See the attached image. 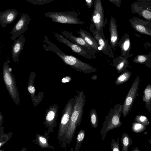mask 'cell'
I'll list each match as a JSON object with an SVG mask.
<instances>
[{"instance_id":"19","label":"cell","mask_w":151,"mask_h":151,"mask_svg":"<svg viewBox=\"0 0 151 151\" xmlns=\"http://www.w3.org/2000/svg\"><path fill=\"white\" fill-rule=\"evenodd\" d=\"M143 101L145 102V106L148 111L151 110V86L148 85L143 91Z\"/></svg>"},{"instance_id":"2","label":"cell","mask_w":151,"mask_h":151,"mask_svg":"<svg viewBox=\"0 0 151 151\" xmlns=\"http://www.w3.org/2000/svg\"><path fill=\"white\" fill-rule=\"evenodd\" d=\"M74 98V104L66 137L62 143L63 147L65 148L66 145L69 144L71 142L77 127H79L86 100L85 94L82 91L78 92Z\"/></svg>"},{"instance_id":"39","label":"cell","mask_w":151,"mask_h":151,"mask_svg":"<svg viewBox=\"0 0 151 151\" xmlns=\"http://www.w3.org/2000/svg\"><path fill=\"white\" fill-rule=\"evenodd\" d=\"M148 142L150 144H151V139H149V140H148Z\"/></svg>"},{"instance_id":"5","label":"cell","mask_w":151,"mask_h":151,"mask_svg":"<svg viewBox=\"0 0 151 151\" xmlns=\"http://www.w3.org/2000/svg\"><path fill=\"white\" fill-rule=\"evenodd\" d=\"M74 104V97L69 100L63 110L62 115L59 127L58 139L62 143L66 138L71 114Z\"/></svg>"},{"instance_id":"25","label":"cell","mask_w":151,"mask_h":151,"mask_svg":"<svg viewBox=\"0 0 151 151\" xmlns=\"http://www.w3.org/2000/svg\"><path fill=\"white\" fill-rule=\"evenodd\" d=\"M90 122L91 127L96 129L98 126V116L96 110L91 109L89 112Z\"/></svg>"},{"instance_id":"18","label":"cell","mask_w":151,"mask_h":151,"mask_svg":"<svg viewBox=\"0 0 151 151\" xmlns=\"http://www.w3.org/2000/svg\"><path fill=\"white\" fill-rule=\"evenodd\" d=\"M77 32L88 45L96 50L98 53L101 51L102 48L99 46L94 38L89 32L82 29H80Z\"/></svg>"},{"instance_id":"7","label":"cell","mask_w":151,"mask_h":151,"mask_svg":"<svg viewBox=\"0 0 151 151\" xmlns=\"http://www.w3.org/2000/svg\"><path fill=\"white\" fill-rule=\"evenodd\" d=\"M7 62H5L2 67V76L10 96L15 101L18 97V92L14 76Z\"/></svg>"},{"instance_id":"38","label":"cell","mask_w":151,"mask_h":151,"mask_svg":"<svg viewBox=\"0 0 151 151\" xmlns=\"http://www.w3.org/2000/svg\"><path fill=\"white\" fill-rule=\"evenodd\" d=\"M132 151H139V150L138 149L137 147H136L135 148H134Z\"/></svg>"},{"instance_id":"12","label":"cell","mask_w":151,"mask_h":151,"mask_svg":"<svg viewBox=\"0 0 151 151\" xmlns=\"http://www.w3.org/2000/svg\"><path fill=\"white\" fill-rule=\"evenodd\" d=\"M89 29L97 43L102 48L101 52L110 57L114 58V55L113 50L111 45L109 44L108 40L100 35L93 24L90 25Z\"/></svg>"},{"instance_id":"16","label":"cell","mask_w":151,"mask_h":151,"mask_svg":"<svg viewBox=\"0 0 151 151\" xmlns=\"http://www.w3.org/2000/svg\"><path fill=\"white\" fill-rule=\"evenodd\" d=\"M25 40V38L23 34L18 38L14 41L12 46L11 53L12 58L15 63L18 62L19 57L24 49Z\"/></svg>"},{"instance_id":"11","label":"cell","mask_w":151,"mask_h":151,"mask_svg":"<svg viewBox=\"0 0 151 151\" xmlns=\"http://www.w3.org/2000/svg\"><path fill=\"white\" fill-rule=\"evenodd\" d=\"M62 34L72 42L80 46L86 52L96 58V54L97 51L88 45L81 36L76 37L73 35V32H70L66 30L61 32Z\"/></svg>"},{"instance_id":"8","label":"cell","mask_w":151,"mask_h":151,"mask_svg":"<svg viewBox=\"0 0 151 151\" xmlns=\"http://www.w3.org/2000/svg\"><path fill=\"white\" fill-rule=\"evenodd\" d=\"M130 9L132 14L151 21V0H137L131 4Z\"/></svg>"},{"instance_id":"24","label":"cell","mask_w":151,"mask_h":151,"mask_svg":"<svg viewBox=\"0 0 151 151\" xmlns=\"http://www.w3.org/2000/svg\"><path fill=\"white\" fill-rule=\"evenodd\" d=\"M36 76V74L35 72H32L29 76L27 89L31 95L34 94L35 92V88L34 85V80Z\"/></svg>"},{"instance_id":"9","label":"cell","mask_w":151,"mask_h":151,"mask_svg":"<svg viewBox=\"0 0 151 151\" xmlns=\"http://www.w3.org/2000/svg\"><path fill=\"white\" fill-rule=\"evenodd\" d=\"M139 78H136L129 89L123 104V116L125 117L128 114L132 107L136 96L139 85Z\"/></svg>"},{"instance_id":"13","label":"cell","mask_w":151,"mask_h":151,"mask_svg":"<svg viewBox=\"0 0 151 151\" xmlns=\"http://www.w3.org/2000/svg\"><path fill=\"white\" fill-rule=\"evenodd\" d=\"M132 27L139 33L151 36V21L134 16L129 20Z\"/></svg>"},{"instance_id":"6","label":"cell","mask_w":151,"mask_h":151,"mask_svg":"<svg viewBox=\"0 0 151 151\" xmlns=\"http://www.w3.org/2000/svg\"><path fill=\"white\" fill-rule=\"evenodd\" d=\"M94 9L91 15V21L94 25L95 28L102 37L105 38L103 28L107 23V18H104V9L101 0H95Z\"/></svg>"},{"instance_id":"26","label":"cell","mask_w":151,"mask_h":151,"mask_svg":"<svg viewBox=\"0 0 151 151\" xmlns=\"http://www.w3.org/2000/svg\"><path fill=\"white\" fill-rule=\"evenodd\" d=\"M85 136V132L84 129H81L78 134L76 143L75 148V151H78L81 147Z\"/></svg>"},{"instance_id":"10","label":"cell","mask_w":151,"mask_h":151,"mask_svg":"<svg viewBox=\"0 0 151 151\" xmlns=\"http://www.w3.org/2000/svg\"><path fill=\"white\" fill-rule=\"evenodd\" d=\"M31 21V19L28 15L23 14L9 32L12 35L10 37L11 39L14 41L27 30V25Z\"/></svg>"},{"instance_id":"29","label":"cell","mask_w":151,"mask_h":151,"mask_svg":"<svg viewBox=\"0 0 151 151\" xmlns=\"http://www.w3.org/2000/svg\"><path fill=\"white\" fill-rule=\"evenodd\" d=\"M134 121L146 126L148 125L149 124V122L147 118L143 115H136Z\"/></svg>"},{"instance_id":"23","label":"cell","mask_w":151,"mask_h":151,"mask_svg":"<svg viewBox=\"0 0 151 151\" xmlns=\"http://www.w3.org/2000/svg\"><path fill=\"white\" fill-rule=\"evenodd\" d=\"M121 142L122 146V151H128L129 147L132 144V139L128 134L123 133L122 135Z\"/></svg>"},{"instance_id":"22","label":"cell","mask_w":151,"mask_h":151,"mask_svg":"<svg viewBox=\"0 0 151 151\" xmlns=\"http://www.w3.org/2000/svg\"><path fill=\"white\" fill-rule=\"evenodd\" d=\"M51 108L48 111L46 114L45 118V124L47 125H52L54 122L55 119H56L57 114L58 108L57 107L55 109Z\"/></svg>"},{"instance_id":"15","label":"cell","mask_w":151,"mask_h":151,"mask_svg":"<svg viewBox=\"0 0 151 151\" xmlns=\"http://www.w3.org/2000/svg\"><path fill=\"white\" fill-rule=\"evenodd\" d=\"M19 12L15 9H7L0 12V23L5 27L9 24L12 23L18 15Z\"/></svg>"},{"instance_id":"33","label":"cell","mask_w":151,"mask_h":151,"mask_svg":"<svg viewBox=\"0 0 151 151\" xmlns=\"http://www.w3.org/2000/svg\"><path fill=\"white\" fill-rule=\"evenodd\" d=\"M94 0H85L86 6L89 8L92 6L94 1Z\"/></svg>"},{"instance_id":"31","label":"cell","mask_w":151,"mask_h":151,"mask_svg":"<svg viewBox=\"0 0 151 151\" xmlns=\"http://www.w3.org/2000/svg\"><path fill=\"white\" fill-rule=\"evenodd\" d=\"M111 148L112 151H120L119 147V137H118L117 141L114 139H111Z\"/></svg>"},{"instance_id":"37","label":"cell","mask_w":151,"mask_h":151,"mask_svg":"<svg viewBox=\"0 0 151 151\" xmlns=\"http://www.w3.org/2000/svg\"><path fill=\"white\" fill-rule=\"evenodd\" d=\"M97 76L96 75H94L92 76L91 78L92 80H95L97 79Z\"/></svg>"},{"instance_id":"28","label":"cell","mask_w":151,"mask_h":151,"mask_svg":"<svg viewBox=\"0 0 151 151\" xmlns=\"http://www.w3.org/2000/svg\"><path fill=\"white\" fill-rule=\"evenodd\" d=\"M146 128V125L134 121L132 124V130L135 133L142 132L145 131Z\"/></svg>"},{"instance_id":"30","label":"cell","mask_w":151,"mask_h":151,"mask_svg":"<svg viewBox=\"0 0 151 151\" xmlns=\"http://www.w3.org/2000/svg\"><path fill=\"white\" fill-rule=\"evenodd\" d=\"M55 0H26L34 5H42L50 3Z\"/></svg>"},{"instance_id":"20","label":"cell","mask_w":151,"mask_h":151,"mask_svg":"<svg viewBox=\"0 0 151 151\" xmlns=\"http://www.w3.org/2000/svg\"><path fill=\"white\" fill-rule=\"evenodd\" d=\"M125 64V60L119 56L113 59L112 65L115 67L118 73H119L123 70Z\"/></svg>"},{"instance_id":"21","label":"cell","mask_w":151,"mask_h":151,"mask_svg":"<svg viewBox=\"0 0 151 151\" xmlns=\"http://www.w3.org/2000/svg\"><path fill=\"white\" fill-rule=\"evenodd\" d=\"M126 37V35L124 36L118 42V44L121 49L122 56L124 57L126 56V53L129 50L130 46L129 40Z\"/></svg>"},{"instance_id":"34","label":"cell","mask_w":151,"mask_h":151,"mask_svg":"<svg viewBox=\"0 0 151 151\" xmlns=\"http://www.w3.org/2000/svg\"><path fill=\"white\" fill-rule=\"evenodd\" d=\"M72 80V78L69 76H65L61 80V82L63 83H65L70 81Z\"/></svg>"},{"instance_id":"32","label":"cell","mask_w":151,"mask_h":151,"mask_svg":"<svg viewBox=\"0 0 151 151\" xmlns=\"http://www.w3.org/2000/svg\"><path fill=\"white\" fill-rule=\"evenodd\" d=\"M113 3L116 6L119 7L121 6L122 0H107Z\"/></svg>"},{"instance_id":"17","label":"cell","mask_w":151,"mask_h":151,"mask_svg":"<svg viewBox=\"0 0 151 151\" xmlns=\"http://www.w3.org/2000/svg\"><path fill=\"white\" fill-rule=\"evenodd\" d=\"M110 45L113 50H114L119 42L118 35L116 23L115 19L111 16L109 24Z\"/></svg>"},{"instance_id":"35","label":"cell","mask_w":151,"mask_h":151,"mask_svg":"<svg viewBox=\"0 0 151 151\" xmlns=\"http://www.w3.org/2000/svg\"><path fill=\"white\" fill-rule=\"evenodd\" d=\"M146 60V57L142 55H140L137 58V60L139 63H142L145 62Z\"/></svg>"},{"instance_id":"14","label":"cell","mask_w":151,"mask_h":151,"mask_svg":"<svg viewBox=\"0 0 151 151\" xmlns=\"http://www.w3.org/2000/svg\"><path fill=\"white\" fill-rule=\"evenodd\" d=\"M53 34L57 40L69 47L74 52L86 58L89 59H96L94 57L84 51L79 45L69 40L68 39L60 34L55 32H53Z\"/></svg>"},{"instance_id":"4","label":"cell","mask_w":151,"mask_h":151,"mask_svg":"<svg viewBox=\"0 0 151 151\" xmlns=\"http://www.w3.org/2000/svg\"><path fill=\"white\" fill-rule=\"evenodd\" d=\"M44 15L52 21L61 24L82 25L85 23L78 18V14L74 11L48 12Z\"/></svg>"},{"instance_id":"1","label":"cell","mask_w":151,"mask_h":151,"mask_svg":"<svg viewBox=\"0 0 151 151\" xmlns=\"http://www.w3.org/2000/svg\"><path fill=\"white\" fill-rule=\"evenodd\" d=\"M44 37L43 47L45 51L54 52L61 59L66 65L69 66L79 72L89 74L97 71L96 69L89 64L82 62L73 55L66 54L52 42L46 36L44 35Z\"/></svg>"},{"instance_id":"27","label":"cell","mask_w":151,"mask_h":151,"mask_svg":"<svg viewBox=\"0 0 151 151\" xmlns=\"http://www.w3.org/2000/svg\"><path fill=\"white\" fill-rule=\"evenodd\" d=\"M129 77V73L127 72H124L116 78L115 83L117 85H120L126 81Z\"/></svg>"},{"instance_id":"3","label":"cell","mask_w":151,"mask_h":151,"mask_svg":"<svg viewBox=\"0 0 151 151\" xmlns=\"http://www.w3.org/2000/svg\"><path fill=\"white\" fill-rule=\"evenodd\" d=\"M123 104L119 103L111 108L106 116L100 133L102 139L104 140L107 132L115 128L120 127L122 125L120 117L122 112Z\"/></svg>"},{"instance_id":"36","label":"cell","mask_w":151,"mask_h":151,"mask_svg":"<svg viewBox=\"0 0 151 151\" xmlns=\"http://www.w3.org/2000/svg\"><path fill=\"white\" fill-rule=\"evenodd\" d=\"M39 140L40 142L43 144H45L46 143V140L44 137H40L39 138Z\"/></svg>"}]
</instances>
